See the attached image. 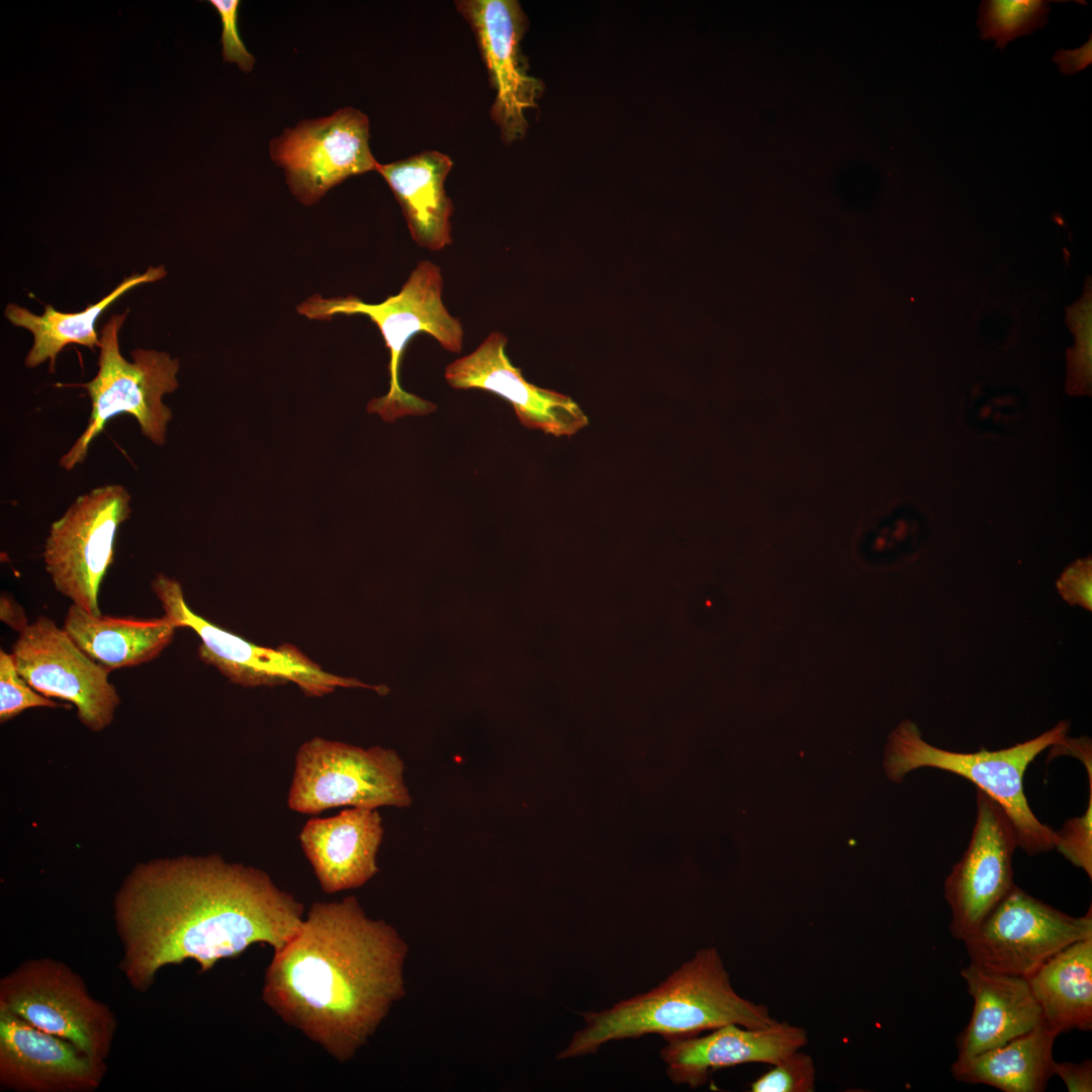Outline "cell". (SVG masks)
I'll use <instances>...</instances> for the list:
<instances>
[{
  "label": "cell",
  "mask_w": 1092,
  "mask_h": 1092,
  "mask_svg": "<svg viewBox=\"0 0 1092 1092\" xmlns=\"http://www.w3.org/2000/svg\"><path fill=\"white\" fill-rule=\"evenodd\" d=\"M303 919L302 904L262 870L217 855L152 860L116 895L120 969L143 992L167 965L193 960L203 973L255 943L279 950Z\"/></svg>",
  "instance_id": "6da1fadb"
},
{
  "label": "cell",
  "mask_w": 1092,
  "mask_h": 1092,
  "mask_svg": "<svg viewBox=\"0 0 1092 1092\" xmlns=\"http://www.w3.org/2000/svg\"><path fill=\"white\" fill-rule=\"evenodd\" d=\"M407 944L355 896L315 902L265 971L262 1000L334 1059L355 1056L404 996Z\"/></svg>",
  "instance_id": "7a4b0ae2"
},
{
  "label": "cell",
  "mask_w": 1092,
  "mask_h": 1092,
  "mask_svg": "<svg viewBox=\"0 0 1092 1092\" xmlns=\"http://www.w3.org/2000/svg\"><path fill=\"white\" fill-rule=\"evenodd\" d=\"M576 1031L557 1059L596 1054L614 1040L656 1033L664 1039L689 1037L727 1024L765 1028L778 1021L769 1009L741 997L715 947H705L655 988L602 1011L582 1013Z\"/></svg>",
  "instance_id": "3957f363"
},
{
  "label": "cell",
  "mask_w": 1092,
  "mask_h": 1092,
  "mask_svg": "<svg viewBox=\"0 0 1092 1092\" xmlns=\"http://www.w3.org/2000/svg\"><path fill=\"white\" fill-rule=\"evenodd\" d=\"M442 290L440 267L424 260L418 263L397 294L379 303H367L354 295L329 298L313 295L299 304L297 311L315 321L362 314L377 326L390 356L389 389L386 394L371 399L367 411L385 422H393L405 416H425L437 408L435 403L405 391L399 383L402 355L414 336L427 333L449 352L462 350V324L446 308Z\"/></svg>",
  "instance_id": "277c9868"
},
{
  "label": "cell",
  "mask_w": 1092,
  "mask_h": 1092,
  "mask_svg": "<svg viewBox=\"0 0 1092 1092\" xmlns=\"http://www.w3.org/2000/svg\"><path fill=\"white\" fill-rule=\"evenodd\" d=\"M1069 723L1060 722L1039 736L1008 748L977 752H954L933 746L922 739L911 721L901 722L891 732L885 747L887 777L899 783L910 771L934 767L971 781L991 797L1009 817L1018 846L1029 855L1056 848L1058 833L1041 823L1031 811L1023 789V776L1034 758L1050 746L1066 742Z\"/></svg>",
  "instance_id": "5b68a950"
},
{
  "label": "cell",
  "mask_w": 1092,
  "mask_h": 1092,
  "mask_svg": "<svg viewBox=\"0 0 1092 1092\" xmlns=\"http://www.w3.org/2000/svg\"><path fill=\"white\" fill-rule=\"evenodd\" d=\"M127 311L113 314L100 331L98 371L93 379L79 384L91 399V413L84 432L60 458V466L70 471L84 462L92 441L105 424L120 414L136 420L141 432L153 444L166 443L171 408L163 396L179 387V361L167 352L138 348L126 360L119 349V331Z\"/></svg>",
  "instance_id": "8992f818"
},
{
  "label": "cell",
  "mask_w": 1092,
  "mask_h": 1092,
  "mask_svg": "<svg viewBox=\"0 0 1092 1092\" xmlns=\"http://www.w3.org/2000/svg\"><path fill=\"white\" fill-rule=\"evenodd\" d=\"M403 772V761L392 749L314 737L296 752L287 805L310 815L337 807H407L413 800Z\"/></svg>",
  "instance_id": "52a82bcc"
},
{
  "label": "cell",
  "mask_w": 1092,
  "mask_h": 1092,
  "mask_svg": "<svg viewBox=\"0 0 1092 1092\" xmlns=\"http://www.w3.org/2000/svg\"><path fill=\"white\" fill-rule=\"evenodd\" d=\"M151 588L165 615L178 628H189L200 638L199 658L235 684L259 687L291 681L306 696L313 697H322L338 687L365 688L380 695L388 693L385 686H370L356 678L328 673L295 646H259L214 625L193 612L185 601L180 582L165 574L158 573L151 581Z\"/></svg>",
  "instance_id": "ba28073f"
},
{
  "label": "cell",
  "mask_w": 1092,
  "mask_h": 1092,
  "mask_svg": "<svg viewBox=\"0 0 1092 1092\" xmlns=\"http://www.w3.org/2000/svg\"><path fill=\"white\" fill-rule=\"evenodd\" d=\"M121 484L98 486L78 496L50 528L43 562L55 588L92 615H101L99 590L114 559L118 529L131 514Z\"/></svg>",
  "instance_id": "9c48e42d"
},
{
  "label": "cell",
  "mask_w": 1092,
  "mask_h": 1092,
  "mask_svg": "<svg viewBox=\"0 0 1092 1092\" xmlns=\"http://www.w3.org/2000/svg\"><path fill=\"white\" fill-rule=\"evenodd\" d=\"M0 1007L104 1062L115 1021L80 977L52 959L30 960L0 982Z\"/></svg>",
  "instance_id": "30bf717a"
},
{
  "label": "cell",
  "mask_w": 1092,
  "mask_h": 1092,
  "mask_svg": "<svg viewBox=\"0 0 1092 1092\" xmlns=\"http://www.w3.org/2000/svg\"><path fill=\"white\" fill-rule=\"evenodd\" d=\"M1092 937L1091 907L1071 916L1016 885L962 942L970 962L1026 978L1070 944Z\"/></svg>",
  "instance_id": "8fae6325"
},
{
  "label": "cell",
  "mask_w": 1092,
  "mask_h": 1092,
  "mask_svg": "<svg viewBox=\"0 0 1092 1092\" xmlns=\"http://www.w3.org/2000/svg\"><path fill=\"white\" fill-rule=\"evenodd\" d=\"M369 138L367 115L346 107L285 128L270 142L269 151L292 194L311 205L347 178L377 170Z\"/></svg>",
  "instance_id": "7c38bea8"
},
{
  "label": "cell",
  "mask_w": 1092,
  "mask_h": 1092,
  "mask_svg": "<svg viewBox=\"0 0 1092 1092\" xmlns=\"http://www.w3.org/2000/svg\"><path fill=\"white\" fill-rule=\"evenodd\" d=\"M18 673L37 693L75 706L78 719L101 731L120 703L107 671L86 655L57 624L44 616L27 624L12 645Z\"/></svg>",
  "instance_id": "4fadbf2b"
},
{
  "label": "cell",
  "mask_w": 1092,
  "mask_h": 1092,
  "mask_svg": "<svg viewBox=\"0 0 1092 1092\" xmlns=\"http://www.w3.org/2000/svg\"><path fill=\"white\" fill-rule=\"evenodd\" d=\"M1018 846L1014 827L998 803L977 789V816L971 840L944 882L950 934L963 940L1015 886L1012 858Z\"/></svg>",
  "instance_id": "5bb4252c"
},
{
  "label": "cell",
  "mask_w": 1092,
  "mask_h": 1092,
  "mask_svg": "<svg viewBox=\"0 0 1092 1092\" xmlns=\"http://www.w3.org/2000/svg\"><path fill=\"white\" fill-rule=\"evenodd\" d=\"M459 13L470 24L486 66L495 99L490 115L504 143L522 139L528 128L525 111L536 107L544 85L527 74L520 51L526 16L515 0L456 1Z\"/></svg>",
  "instance_id": "9a60e30c"
},
{
  "label": "cell",
  "mask_w": 1092,
  "mask_h": 1092,
  "mask_svg": "<svg viewBox=\"0 0 1092 1092\" xmlns=\"http://www.w3.org/2000/svg\"><path fill=\"white\" fill-rule=\"evenodd\" d=\"M507 344L503 333L491 332L473 352L446 366V381L456 389H480L504 398L528 429L570 437L585 427L586 416L569 396L525 379L507 356Z\"/></svg>",
  "instance_id": "2e32d148"
},
{
  "label": "cell",
  "mask_w": 1092,
  "mask_h": 1092,
  "mask_svg": "<svg viewBox=\"0 0 1092 1092\" xmlns=\"http://www.w3.org/2000/svg\"><path fill=\"white\" fill-rule=\"evenodd\" d=\"M104 1073V1062L0 1007L3 1086L29 1092L92 1091L99 1087Z\"/></svg>",
  "instance_id": "e0dca14e"
},
{
  "label": "cell",
  "mask_w": 1092,
  "mask_h": 1092,
  "mask_svg": "<svg viewBox=\"0 0 1092 1092\" xmlns=\"http://www.w3.org/2000/svg\"><path fill=\"white\" fill-rule=\"evenodd\" d=\"M660 1058L669 1079L691 1088L702 1086L712 1071L748 1063L775 1065L808 1041L804 1028L777 1022L765 1028L727 1024L704 1036L665 1039Z\"/></svg>",
  "instance_id": "ac0fdd59"
},
{
  "label": "cell",
  "mask_w": 1092,
  "mask_h": 1092,
  "mask_svg": "<svg viewBox=\"0 0 1092 1092\" xmlns=\"http://www.w3.org/2000/svg\"><path fill=\"white\" fill-rule=\"evenodd\" d=\"M382 836L376 809L349 808L308 820L299 841L320 887L333 894L361 887L378 873L376 855Z\"/></svg>",
  "instance_id": "d6986e66"
},
{
  "label": "cell",
  "mask_w": 1092,
  "mask_h": 1092,
  "mask_svg": "<svg viewBox=\"0 0 1092 1092\" xmlns=\"http://www.w3.org/2000/svg\"><path fill=\"white\" fill-rule=\"evenodd\" d=\"M973 1000L969 1023L957 1037L958 1056L1000 1046L1042 1023L1040 1008L1023 977L996 973L970 962L962 969Z\"/></svg>",
  "instance_id": "ffe728a7"
},
{
  "label": "cell",
  "mask_w": 1092,
  "mask_h": 1092,
  "mask_svg": "<svg viewBox=\"0 0 1092 1092\" xmlns=\"http://www.w3.org/2000/svg\"><path fill=\"white\" fill-rule=\"evenodd\" d=\"M452 166L447 155L436 151L377 166L401 207L413 240L431 251L452 243L453 203L445 190Z\"/></svg>",
  "instance_id": "44dd1931"
},
{
  "label": "cell",
  "mask_w": 1092,
  "mask_h": 1092,
  "mask_svg": "<svg viewBox=\"0 0 1092 1092\" xmlns=\"http://www.w3.org/2000/svg\"><path fill=\"white\" fill-rule=\"evenodd\" d=\"M63 629L86 655L111 672L158 657L178 627L167 615L148 619L96 616L72 604Z\"/></svg>",
  "instance_id": "7402d4cb"
},
{
  "label": "cell",
  "mask_w": 1092,
  "mask_h": 1092,
  "mask_svg": "<svg viewBox=\"0 0 1092 1092\" xmlns=\"http://www.w3.org/2000/svg\"><path fill=\"white\" fill-rule=\"evenodd\" d=\"M1057 1035L1043 1023L1008 1042L973 1056H958L950 1067L959 1082L1004 1092H1042L1054 1076Z\"/></svg>",
  "instance_id": "603a6c76"
},
{
  "label": "cell",
  "mask_w": 1092,
  "mask_h": 1092,
  "mask_svg": "<svg viewBox=\"0 0 1092 1092\" xmlns=\"http://www.w3.org/2000/svg\"><path fill=\"white\" fill-rule=\"evenodd\" d=\"M1025 979L1042 1023L1057 1036L1092 1029V937L1065 947Z\"/></svg>",
  "instance_id": "cb8c5ba5"
},
{
  "label": "cell",
  "mask_w": 1092,
  "mask_h": 1092,
  "mask_svg": "<svg viewBox=\"0 0 1092 1092\" xmlns=\"http://www.w3.org/2000/svg\"><path fill=\"white\" fill-rule=\"evenodd\" d=\"M166 275L163 265L150 266L144 273L125 277L110 293L79 312H63L47 304L38 315L24 306L9 303L4 310L6 318L33 336V344L24 360L25 366L34 368L49 361L50 371L54 372L57 356L66 346L78 344L93 351L99 348L100 338L95 324L104 309L134 286L159 281Z\"/></svg>",
  "instance_id": "d4e9b609"
},
{
  "label": "cell",
  "mask_w": 1092,
  "mask_h": 1092,
  "mask_svg": "<svg viewBox=\"0 0 1092 1092\" xmlns=\"http://www.w3.org/2000/svg\"><path fill=\"white\" fill-rule=\"evenodd\" d=\"M1045 0H984L977 25L982 39H994L1004 49L1010 40L1029 35L1048 22L1050 3Z\"/></svg>",
  "instance_id": "484cf974"
},
{
  "label": "cell",
  "mask_w": 1092,
  "mask_h": 1092,
  "mask_svg": "<svg viewBox=\"0 0 1092 1092\" xmlns=\"http://www.w3.org/2000/svg\"><path fill=\"white\" fill-rule=\"evenodd\" d=\"M60 707L33 690L18 673L11 653L0 650V721L7 722L29 708Z\"/></svg>",
  "instance_id": "4316f807"
},
{
  "label": "cell",
  "mask_w": 1092,
  "mask_h": 1092,
  "mask_svg": "<svg viewBox=\"0 0 1092 1092\" xmlns=\"http://www.w3.org/2000/svg\"><path fill=\"white\" fill-rule=\"evenodd\" d=\"M756 1079L752 1092H812L815 1089V1066L811 1056L794 1052Z\"/></svg>",
  "instance_id": "83f0119b"
},
{
  "label": "cell",
  "mask_w": 1092,
  "mask_h": 1092,
  "mask_svg": "<svg viewBox=\"0 0 1092 1092\" xmlns=\"http://www.w3.org/2000/svg\"><path fill=\"white\" fill-rule=\"evenodd\" d=\"M1077 346L1069 354L1068 390L1073 394H1088L1091 389L1092 334L1090 298L1074 309Z\"/></svg>",
  "instance_id": "f1b7e54d"
},
{
  "label": "cell",
  "mask_w": 1092,
  "mask_h": 1092,
  "mask_svg": "<svg viewBox=\"0 0 1092 1092\" xmlns=\"http://www.w3.org/2000/svg\"><path fill=\"white\" fill-rule=\"evenodd\" d=\"M1089 805L1083 816L1066 822L1062 830L1057 831L1056 848L1076 867L1092 877L1091 811H1092V774H1089Z\"/></svg>",
  "instance_id": "f546056e"
},
{
  "label": "cell",
  "mask_w": 1092,
  "mask_h": 1092,
  "mask_svg": "<svg viewBox=\"0 0 1092 1092\" xmlns=\"http://www.w3.org/2000/svg\"><path fill=\"white\" fill-rule=\"evenodd\" d=\"M208 3L216 10L221 21L220 41L223 60L236 64L244 72H250L255 58L247 50L239 33L238 18L241 1L209 0Z\"/></svg>",
  "instance_id": "4dcf8cb0"
},
{
  "label": "cell",
  "mask_w": 1092,
  "mask_h": 1092,
  "mask_svg": "<svg viewBox=\"0 0 1092 1092\" xmlns=\"http://www.w3.org/2000/svg\"><path fill=\"white\" fill-rule=\"evenodd\" d=\"M1062 598L1071 606L1092 610V559H1077L1071 563L1056 582Z\"/></svg>",
  "instance_id": "1f68e13d"
},
{
  "label": "cell",
  "mask_w": 1092,
  "mask_h": 1092,
  "mask_svg": "<svg viewBox=\"0 0 1092 1092\" xmlns=\"http://www.w3.org/2000/svg\"><path fill=\"white\" fill-rule=\"evenodd\" d=\"M1053 1073L1062 1079L1069 1092L1092 1091L1091 1059H1086L1080 1063L1055 1061Z\"/></svg>",
  "instance_id": "d6a6232c"
},
{
  "label": "cell",
  "mask_w": 1092,
  "mask_h": 1092,
  "mask_svg": "<svg viewBox=\"0 0 1092 1092\" xmlns=\"http://www.w3.org/2000/svg\"><path fill=\"white\" fill-rule=\"evenodd\" d=\"M1053 61L1059 65L1060 71L1065 74H1074L1087 68L1092 63V37L1079 49L1059 50L1053 57Z\"/></svg>",
  "instance_id": "836d02e7"
},
{
  "label": "cell",
  "mask_w": 1092,
  "mask_h": 1092,
  "mask_svg": "<svg viewBox=\"0 0 1092 1092\" xmlns=\"http://www.w3.org/2000/svg\"><path fill=\"white\" fill-rule=\"evenodd\" d=\"M0 615L4 623L18 632L28 624L23 610L7 597L1 598Z\"/></svg>",
  "instance_id": "e575fe53"
}]
</instances>
